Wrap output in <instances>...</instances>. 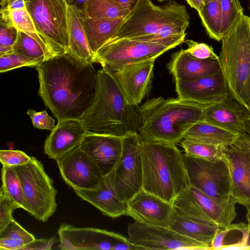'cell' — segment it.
Segmentation results:
<instances>
[{"mask_svg":"<svg viewBox=\"0 0 250 250\" xmlns=\"http://www.w3.org/2000/svg\"><path fill=\"white\" fill-rule=\"evenodd\" d=\"M36 67L39 95L58 121L81 120L95 96L97 71L92 63L65 53Z\"/></svg>","mask_w":250,"mask_h":250,"instance_id":"cell-1","label":"cell"},{"mask_svg":"<svg viewBox=\"0 0 250 250\" xmlns=\"http://www.w3.org/2000/svg\"><path fill=\"white\" fill-rule=\"evenodd\" d=\"M139 107L130 104L112 74L97 71L95 96L81 121L92 132L123 137L139 132Z\"/></svg>","mask_w":250,"mask_h":250,"instance_id":"cell-2","label":"cell"},{"mask_svg":"<svg viewBox=\"0 0 250 250\" xmlns=\"http://www.w3.org/2000/svg\"><path fill=\"white\" fill-rule=\"evenodd\" d=\"M210 105L178 98L149 100L139 107V134L143 140L176 145L191 125L203 121L205 108Z\"/></svg>","mask_w":250,"mask_h":250,"instance_id":"cell-3","label":"cell"},{"mask_svg":"<svg viewBox=\"0 0 250 250\" xmlns=\"http://www.w3.org/2000/svg\"><path fill=\"white\" fill-rule=\"evenodd\" d=\"M143 189L172 204L189 186L183 155L172 143L142 140Z\"/></svg>","mask_w":250,"mask_h":250,"instance_id":"cell-4","label":"cell"},{"mask_svg":"<svg viewBox=\"0 0 250 250\" xmlns=\"http://www.w3.org/2000/svg\"><path fill=\"white\" fill-rule=\"evenodd\" d=\"M186 7L171 1L157 6L150 0H140L108 42L158 34L162 38L185 33L189 24Z\"/></svg>","mask_w":250,"mask_h":250,"instance_id":"cell-5","label":"cell"},{"mask_svg":"<svg viewBox=\"0 0 250 250\" xmlns=\"http://www.w3.org/2000/svg\"><path fill=\"white\" fill-rule=\"evenodd\" d=\"M221 42L220 62L229 93L250 111V17L243 14Z\"/></svg>","mask_w":250,"mask_h":250,"instance_id":"cell-6","label":"cell"},{"mask_svg":"<svg viewBox=\"0 0 250 250\" xmlns=\"http://www.w3.org/2000/svg\"><path fill=\"white\" fill-rule=\"evenodd\" d=\"M21 186L26 211L37 220L46 221L55 212L57 191L43 164L34 157L27 163L10 167Z\"/></svg>","mask_w":250,"mask_h":250,"instance_id":"cell-7","label":"cell"},{"mask_svg":"<svg viewBox=\"0 0 250 250\" xmlns=\"http://www.w3.org/2000/svg\"><path fill=\"white\" fill-rule=\"evenodd\" d=\"M39 33L56 55L67 53L69 36L66 0H25Z\"/></svg>","mask_w":250,"mask_h":250,"instance_id":"cell-8","label":"cell"},{"mask_svg":"<svg viewBox=\"0 0 250 250\" xmlns=\"http://www.w3.org/2000/svg\"><path fill=\"white\" fill-rule=\"evenodd\" d=\"M189 185L211 198L231 194L229 162L224 156L214 160L183 155Z\"/></svg>","mask_w":250,"mask_h":250,"instance_id":"cell-9","label":"cell"},{"mask_svg":"<svg viewBox=\"0 0 250 250\" xmlns=\"http://www.w3.org/2000/svg\"><path fill=\"white\" fill-rule=\"evenodd\" d=\"M170 47L156 42L131 39L109 42L95 55V62L110 71L151 59H156Z\"/></svg>","mask_w":250,"mask_h":250,"instance_id":"cell-10","label":"cell"},{"mask_svg":"<svg viewBox=\"0 0 250 250\" xmlns=\"http://www.w3.org/2000/svg\"><path fill=\"white\" fill-rule=\"evenodd\" d=\"M60 249L63 250H140L127 238L112 231L62 223L58 230Z\"/></svg>","mask_w":250,"mask_h":250,"instance_id":"cell-11","label":"cell"},{"mask_svg":"<svg viewBox=\"0 0 250 250\" xmlns=\"http://www.w3.org/2000/svg\"><path fill=\"white\" fill-rule=\"evenodd\" d=\"M142 140L138 133L123 137L121 155L114 168L115 189L119 198L125 203L143 188Z\"/></svg>","mask_w":250,"mask_h":250,"instance_id":"cell-12","label":"cell"},{"mask_svg":"<svg viewBox=\"0 0 250 250\" xmlns=\"http://www.w3.org/2000/svg\"><path fill=\"white\" fill-rule=\"evenodd\" d=\"M128 239L142 250H207L210 244L184 236L170 228L135 222L128 224Z\"/></svg>","mask_w":250,"mask_h":250,"instance_id":"cell-13","label":"cell"},{"mask_svg":"<svg viewBox=\"0 0 250 250\" xmlns=\"http://www.w3.org/2000/svg\"><path fill=\"white\" fill-rule=\"evenodd\" d=\"M64 181L74 190L96 189L104 176L79 146L56 161Z\"/></svg>","mask_w":250,"mask_h":250,"instance_id":"cell-14","label":"cell"},{"mask_svg":"<svg viewBox=\"0 0 250 250\" xmlns=\"http://www.w3.org/2000/svg\"><path fill=\"white\" fill-rule=\"evenodd\" d=\"M178 98L202 104L219 103L229 91L221 69L216 73L192 81L175 80Z\"/></svg>","mask_w":250,"mask_h":250,"instance_id":"cell-15","label":"cell"},{"mask_svg":"<svg viewBox=\"0 0 250 250\" xmlns=\"http://www.w3.org/2000/svg\"><path fill=\"white\" fill-rule=\"evenodd\" d=\"M126 215L142 224L170 228L174 208L172 204L143 188L127 202Z\"/></svg>","mask_w":250,"mask_h":250,"instance_id":"cell-16","label":"cell"},{"mask_svg":"<svg viewBox=\"0 0 250 250\" xmlns=\"http://www.w3.org/2000/svg\"><path fill=\"white\" fill-rule=\"evenodd\" d=\"M155 60L151 59L136 62L118 71H109L131 105L138 106L149 92L151 87Z\"/></svg>","mask_w":250,"mask_h":250,"instance_id":"cell-17","label":"cell"},{"mask_svg":"<svg viewBox=\"0 0 250 250\" xmlns=\"http://www.w3.org/2000/svg\"><path fill=\"white\" fill-rule=\"evenodd\" d=\"M79 146L105 176L114 169L121 155L123 137L88 131Z\"/></svg>","mask_w":250,"mask_h":250,"instance_id":"cell-18","label":"cell"},{"mask_svg":"<svg viewBox=\"0 0 250 250\" xmlns=\"http://www.w3.org/2000/svg\"><path fill=\"white\" fill-rule=\"evenodd\" d=\"M224 153L230 167L231 194L237 203L250 212V161L248 156L237 138L224 148Z\"/></svg>","mask_w":250,"mask_h":250,"instance_id":"cell-19","label":"cell"},{"mask_svg":"<svg viewBox=\"0 0 250 250\" xmlns=\"http://www.w3.org/2000/svg\"><path fill=\"white\" fill-rule=\"evenodd\" d=\"M88 131L81 120L58 121L45 140L44 152L49 158L57 161L79 146Z\"/></svg>","mask_w":250,"mask_h":250,"instance_id":"cell-20","label":"cell"},{"mask_svg":"<svg viewBox=\"0 0 250 250\" xmlns=\"http://www.w3.org/2000/svg\"><path fill=\"white\" fill-rule=\"evenodd\" d=\"M248 109L229 93L222 101L207 106L203 121L238 135L246 133Z\"/></svg>","mask_w":250,"mask_h":250,"instance_id":"cell-21","label":"cell"},{"mask_svg":"<svg viewBox=\"0 0 250 250\" xmlns=\"http://www.w3.org/2000/svg\"><path fill=\"white\" fill-rule=\"evenodd\" d=\"M74 191L82 200L92 204L107 216L115 218L126 214L127 203L119 198L115 189L114 169L104 177L96 189Z\"/></svg>","mask_w":250,"mask_h":250,"instance_id":"cell-22","label":"cell"},{"mask_svg":"<svg viewBox=\"0 0 250 250\" xmlns=\"http://www.w3.org/2000/svg\"><path fill=\"white\" fill-rule=\"evenodd\" d=\"M167 67L175 80L192 81L217 72L219 61L196 58L182 49L171 56Z\"/></svg>","mask_w":250,"mask_h":250,"instance_id":"cell-23","label":"cell"},{"mask_svg":"<svg viewBox=\"0 0 250 250\" xmlns=\"http://www.w3.org/2000/svg\"><path fill=\"white\" fill-rule=\"evenodd\" d=\"M83 11L74 5L67 4V25L69 48L67 53L92 63L95 56L91 50L85 33Z\"/></svg>","mask_w":250,"mask_h":250,"instance_id":"cell-24","label":"cell"},{"mask_svg":"<svg viewBox=\"0 0 250 250\" xmlns=\"http://www.w3.org/2000/svg\"><path fill=\"white\" fill-rule=\"evenodd\" d=\"M189 187L205 213L217 227L229 225L235 219L237 203L231 194L211 198L193 187L189 186Z\"/></svg>","mask_w":250,"mask_h":250,"instance_id":"cell-25","label":"cell"},{"mask_svg":"<svg viewBox=\"0 0 250 250\" xmlns=\"http://www.w3.org/2000/svg\"><path fill=\"white\" fill-rule=\"evenodd\" d=\"M170 228L192 239L210 244L217 226L196 219L174 208Z\"/></svg>","mask_w":250,"mask_h":250,"instance_id":"cell-26","label":"cell"},{"mask_svg":"<svg viewBox=\"0 0 250 250\" xmlns=\"http://www.w3.org/2000/svg\"><path fill=\"white\" fill-rule=\"evenodd\" d=\"M125 18L89 19L84 17L85 33L95 56L115 35Z\"/></svg>","mask_w":250,"mask_h":250,"instance_id":"cell-27","label":"cell"},{"mask_svg":"<svg viewBox=\"0 0 250 250\" xmlns=\"http://www.w3.org/2000/svg\"><path fill=\"white\" fill-rule=\"evenodd\" d=\"M210 250H250L248 225L240 223L217 227Z\"/></svg>","mask_w":250,"mask_h":250,"instance_id":"cell-28","label":"cell"},{"mask_svg":"<svg viewBox=\"0 0 250 250\" xmlns=\"http://www.w3.org/2000/svg\"><path fill=\"white\" fill-rule=\"evenodd\" d=\"M238 136L232 132L202 121L191 125L185 133L184 139L227 147L230 145Z\"/></svg>","mask_w":250,"mask_h":250,"instance_id":"cell-29","label":"cell"},{"mask_svg":"<svg viewBox=\"0 0 250 250\" xmlns=\"http://www.w3.org/2000/svg\"><path fill=\"white\" fill-rule=\"evenodd\" d=\"M132 9L110 0H87L83 12L85 18H125Z\"/></svg>","mask_w":250,"mask_h":250,"instance_id":"cell-30","label":"cell"},{"mask_svg":"<svg viewBox=\"0 0 250 250\" xmlns=\"http://www.w3.org/2000/svg\"><path fill=\"white\" fill-rule=\"evenodd\" d=\"M36 238L14 219L0 231V250L23 249Z\"/></svg>","mask_w":250,"mask_h":250,"instance_id":"cell-31","label":"cell"},{"mask_svg":"<svg viewBox=\"0 0 250 250\" xmlns=\"http://www.w3.org/2000/svg\"><path fill=\"white\" fill-rule=\"evenodd\" d=\"M198 13L209 37L221 41L223 37V24L218 0L204 4Z\"/></svg>","mask_w":250,"mask_h":250,"instance_id":"cell-32","label":"cell"},{"mask_svg":"<svg viewBox=\"0 0 250 250\" xmlns=\"http://www.w3.org/2000/svg\"><path fill=\"white\" fill-rule=\"evenodd\" d=\"M13 51L40 62L54 56L44 49L36 40L21 31L18 32Z\"/></svg>","mask_w":250,"mask_h":250,"instance_id":"cell-33","label":"cell"},{"mask_svg":"<svg viewBox=\"0 0 250 250\" xmlns=\"http://www.w3.org/2000/svg\"><path fill=\"white\" fill-rule=\"evenodd\" d=\"M8 11L10 18L18 31H21L28 35L36 40L46 51L53 56H56L46 41L38 32L26 7Z\"/></svg>","mask_w":250,"mask_h":250,"instance_id":"cell-34","label":"cell"},{"mask_svg":"<svg viewBox=\"0 0 250 250\" xmlns=\"http://www.w3.org/2000/svg\"><path fill=\"white\" fill-rule=\"evenodd\" d=\"M185 154L196 158L214 160L224 156L225 147L183 139L181 141Z\"/></svg>","mask_w":250,"mask_h":250,"instance_id":"cell-35","label":"cell"},{"mask_svg":"<svg viewBox=\"0 0 250 250\" xmlns=\"http://www.w3.org/2000/svg\"><path fill=\"white\" fill-rule=\"evenodd\" d=\"M1 181L0 191L5 193L20 208L26 210V208L21 184L17 175L10 167L2 166Z\"/></svg>","mask_w":250,"mask_h":250,"instance_id":"cell-36","label":"cell"},{"mask_svg":"<svg viewBox=\"0 0 250 250\" xmlns=\"http://www.w3.org/2000/svg\"><path fill=\"white\" fill-rule=\"evenodd\" d=\"M222 19L223 35H226L244 14L239 0H217Z\"/></svg>","mask_w":250,"mask_h":250,"instance_id":"cell-37","label":"cell"},{"mask_svg":"<svg viewBox=\"0 0 250 250\" xmlns=\"http://www.w3.org/2000/svg\"><path fill=\"white\" fill-rule=\"evenodd\" d=\"M0 45L13 47L19 31L14 25L7 10H0Z\"/></svg>","mask_w":250,"mask_h":250,"instance_id":"cell-38","label":"cell"},{"mask_svg":"<svg viewBox=\"0 0 250 250\" xmlns=\"http://www.w3.org/2000/svg\"><path fill=\"white\" fill-rule=\"evenodd\" d=\"M41 62L13 52L0 56V72L3 73L23 66H37Z\"/></svg>","mask_w":250,"mask_h":250,"instance_id":"cell-39","label":"cell"},{"mask_svg":"<svg viewBox=\"0 0 250 250\" xmlns=\"http://www.w3.org/2000/svg\"><path fill=\"white\" fill-rule=\"evenodd\" d=\"M185 42L188 47L186 50L193 57L201 60H213L220 61L218 56L211 46L204 43L187 40Z\"/></svg>","mask_w":250,"mask_h":250,"instance_id":"cell-40","label":"cell"},{"mask_svg":"<svg viewBox=\"0 0 250 250\" xmlns=\"http://www.w3.org/2000/svg\"><path fill=\"white\" fill-rule=\"evenodd\" d=\"M20 208L5 193L0 191V231L14 219V211Z\"/></svg>","mask_w":250,"mask_h":250,"instance_id":"cell-41","label":"cell"},{"mask_svg":"<svg viewBox=\"0 0 250 250\" xmlns=\"http://www.w3.org/2000/svg\"><path fill=\"white\" fill-rule=\"evenodd\" d=\"M31 159L23 151L19 150H1L0 161L2 166L14 167L23 165Z\"/></svg>","mask_w":250,"mask_h":250,"instance_id":"cell-42","label":"cell"},{"mask_svg":"<svg viewBox=\"0 0 250 250\" xmlns=\"http://www.w3.org/2000/svg\"><path fill=\"white\" fill-rule=\"evenodd\" d=\"M26 113L30 117L35 128L50 131L54 128L55 121L48 115L46 110L37 112L32 109H28Z\"/></svg>","mask_w":250,"mask_h":250,"instance_id":"cell-43","label":"cell"},{"mask_svg":"<svg viewBox=\"0 0 250 250\" xmlns=\"http://www.w3.org/2000/svg\"><path fill=\"white\" fill-rule=\"evenodd\" d=\"M58 241L53 237L50 238L35 239L32 242L26 246L23 250H51L52 246Z\"/></svg>","mask_w":250,"mask_h":250,"instance_id":"cell-44","label":"cell"},{"mask_svg":"<svg viewBox=\"0 0 250 250\" xmlns=\"http://www.w3.org/2000/svg\"><path fill=\"white\" fill-rule=\"evenodd\" d=\"M237 139L245 150L250 161V135L246 133L239 135Z\"/></svg>","mask_w":250,"mask_h":250,"instance_id":"cell-45","label":"cell"},{"mask_svg":"<svg viewBox=\"0 0 250 250\" xmlns=\"http://www.w3.org/2000/svg\"><path fill=\"white\" fill-rule=\"evenodd\" d=\"M26 8L25 0H15L9 3L7 7L3 9L8 11L19 10Z\"/></svg>","mask_w":250,"mask_h":250,"instance_id":"cell-46","label":"cell"},{"mask_svg":"<svg viewBox=\"0 0 250 250\" xmlns=\"http://www.w3.org/2000/svg\"><path fill=\"white\" fill-rule=\"evenodd\" d=\"M133 9L140 0H110Z\"/></svg>","mask_w":250,"mask_h":250,"instance_id":"cell-47","label":"cell"},{"mask_svg":"<svg viewBox=\"0 0 250 250\" xmlns=\"http://www.w3.org/2000/svg\"><path fill=\"white\" fill-rule=\"evenodd\" d=\"M192 7L199 12L204 5L205 0H186Z\"/></svg>","mask_w":250,"mask_h":250,"instance_id":"cell-48","label":"cell"},{"mask_svg":"<svg viewBox=\"0 0 250 250\" xmlns=\"http://www.w3.org/2000/svg\"><path fill=\"white\" fill-rule=\"evenodd\" d=\"M87 0H67V3L69 5H74L79 9L83 11L84 5Z\"/></svg>","mask_w":250,"mask_h":250,"instance_id":"cell-49","label":"cell"},{"mask_svg":"<svg viewBox=\"0 0 250 250\" xmlns=\"http://www.w3.org/2000/svg\"><path fill=\"white\" fill-rule=\"evenodd\" d=\"M246 133L250 135V111H249L245 121Z\"/></svg>","mask_w":250,"mask_h":250,"instance_id":"cell-50","label":"cell"},{"mask_svg":"<svg viewBox=\"0 0 250 250\" xmlns=\"http://www.w3.org/2000/svg\"><path fill=\"white\" fill-rule=\"evenodd\" d=\"M15 0H1L0 1V10L5 8L7 6Z\"/></svg>","mask_w":250,"mask_h":250,"instance_id":"cell-51","label":"cell"},{"mask_svg":"<svg viewBox=\"0 0 250 250\" xmlns=\"http://www.w3.org/2000/svg\"><path fill=\"white\" fill-rule=\"evenodd\" d=\"M246 217L248 222V225L249 227V242L250 246V212H247Z\"/></svg>","mask_w":250,"mask_h":250,"instance_id":"cell-52","label":"cell"},{"mask_svg":"<svg viewBox=\"0 0 250 250\" xmlns=\"http://www.w3.org/2000/svg\"><path fill=\"white\" fill-rule=\"evenodd\" d=\"M214 0H205L204 1V4H206L209 2L214 1Z\"/></svg>","mask_w":250,"mask_h":250,"instance_id":"cell-53","label":"cell"},{"mask_svg":"<svg viewBox=\"0 0 250 250\" xmlns=\"http://www.w3.org/2000/svg\"><path fill=\"white\" fill-rule=\"evenodd\" d=\"M158 0L160 2H161V1H164L165 0Z\"/></svg>","mask_w":250,"mask_h":250,"instance_id":"cell-54","label":"cell"},{"mask_svg":"<svg viewBox=\"0 0 250 250\" xmlns=\"http://www.w3.org/2000/svg\"></svg>","mask_w":250,"mask_h":250,"instance_id":"cell-55","label":"cell"}]
</instances>
